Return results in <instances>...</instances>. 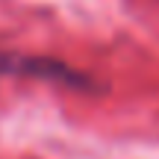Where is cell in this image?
<instances>
[{
    "label": "cell",
    "mask_w": 159,
    "mask_h": 159,
    "mask_svg": "<svg viewBox=\"0 0 159 159\" xmlns=\"http://www.w3.org/2000/svg\"><path fill=\"white\" fill-rule=\"evenodd\" d=\"M0 77H21V80H41L53 85H68V89H97L94 80L83 71L71 68L68 62H59L50 56H30L18 50H3L0 47Z\"/></svg>",
    "instance_id": "obj_1"
}]
</instances>
